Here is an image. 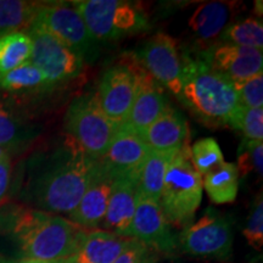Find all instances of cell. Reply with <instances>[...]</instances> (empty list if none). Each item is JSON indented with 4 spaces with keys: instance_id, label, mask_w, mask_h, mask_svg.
Returning a JSON list of instances; mask_svg holds the SVG:
<instances>
[{
    "instance_id": "cell-1",
    "label": "cell",
    "mask_w": 263,
    "mask_h": 263,
    "mask_svg": "<svg viewBox=\"0 0 263 263\" xmlns=\"http://www.w3.org/2000/svg\"><path fill=\"white\" fill-rule=\"evenodd\" d=\"M99 161L66 137L64 145L37 161L29 171L22 199L41 211L70 215L94 178Z\"/></svg>"
},
{
    "instance_id": "cell-2",
    "label": "cell",
    "mask_w": 263,
    "mask_h": 263,
    "mask_svg": "<svg viewBox=\"0 0 263 263\" xmlns=\"http://www.w3.org/2000/svg\"><path fill=\"white\" fill-rule=\"evenodd\" d=\"M2 229L12 236L24 258L60 262L73 254L85 233L68 218L24 206L0 217Z\"/></svg>"
},
{
    "instance_id": "cell-3",
    "label": "cell",
    "mask_w": 263,
    "mask_h": 263,
    "mask_svg": "<svg viewBox=\"0 0 263 263\" xmlns=\"http://www.w3.org/2000/svg\"><path fill=\"white\" fill-rule=\"evenodd\" d=\"M182 88L177 98L207 127H224L239 105L233 82L217 72L203 59L182 58Z\"/></svg>"
},
{
    "instance_id": "cell-4",
    "label": "cell",
    "mask_w": 263,
    "mask_h": 263,
    "mask_svg": "<svg viewBox=\"0 0 263 263\" xmlns=\"http://www.w3.org/2000/svg\"><path fill=\"white\" fill-rule=\"evenodd\" d=\"M202 192V177L193 167L190 146H186L171 161L160 196V207L171 226L185 228L193 223Z\"/></svg>"
},
{
    "instance_id": "cell-5",
    "label": "cell",
    "mask_w": 263,
    "mask_h": 263,
    "mask_svg": "<svg viewBox=\"0 0 263 263\" xmlns=\"http://www.w3.org/2000/svg\"><path fill=\"white\" fill-rule=\"evenodd\" d=\"M88 31L99 42H115L139 34L150 24L139 4L124 0H80L73 2Z\"/></svg>"
},
{
    "instance_id": "cell-6",
    "label": "cell",
    "mask_w": 263,
    "mask_h": 263,
    "mask_svg": "<svg viewBox=\"0 0 263 263\" xmlns=\"http://www.w3.org/2000/svg\"><path fill=\"white\" fill-rule=\"evenodd\" d=\"M66 137L83 153L99 161L121 126L111 121L99 106L95 94H83L73 99L66 111Z\"/></svg>"
},
{
    "instance_id": "cell-7",
    "label": "cell",
    "mask_w": 263,
    "mask_h": 263,
    "mask_svg": "<svg viewBox=\"0 0 263 263\" xmlns=\"http://www.w3.org/2000/svg\"><path fill=\"white\" fill-rule=\"evenodd\" d=\"M31 25L50 33L77 52L84 62H93L98 58V43L73 3H39Z\"/></svg>"
},
{
    "instance_id": "cell-8",
    "label": "cell",
    "mask_w": 263,
    "mask_h": 263,
    "mask_svg": "<svg viewBox=\"0 0 263 263\" xmlns=\"http://www.w3.org/2000/svg\"><path fill=\"white\" fill-rule=\"evenodd\" d=\"M234 234L228 218L209 209L199 221L190 223L177 239V246L194 257L224 261L232 257Z\"/></svg>"
},
{
    "instance_id": "cell-9",
    "label": "cell",
    "mask_w": 263,
    "mask_h": 263,
    "mask_svg": "<svg viewBox=\"0 0 263 263\" xmlns=\"http://www.w3.org/2000/svg\"><path fill=\"white\" fill-rule=\"evenodd\" d=\"M32 41V62L52 85L72 81L82 73L84 61L71 48L45 32L44 29L31 25L25 31Z\"/></svg>"
},
{
    "instance_id": "cell-10",
    "label": "cell",
    "mask_w": 263,
    "mask_h": 263,
    "mask_svg": "<svg viewBox=\"0 0 263 263\" xmlns=\"http://www.w3.org/2000/svg\"><path fill=\"white\" fill-rule=\"evenodd\" d=\"M140 65L117 64L108 67L101 76L95 98L103 112L122 126L137 97L139 88Z\"/></svg>"
},
{
    "instance_id": "cell-11",
    "label": "cell",
    "mask_w": 263,
    "mask_h": 263,
    "mask_svg": "<svg viewBox=\"0 0 263 263\" xmlns=\"http://www.w3.org/2000/svg\"><path fill=\"white\" fill-rule=\"evenodd\" d=\"M137 61L159 85L178 97L182 88V57L177 42L163 32L156 33L137 54Z\"/></svg>"
},
{
    "instance_id": "cell-12",
    "label": "cell",
    "mask_w": 263,
    "mask_h": 263,
    "mask_svg": "<svg viewBox=\"0 0 263 263\" xmlns=\"http://www.w3.org/2000/svg\"><path fill=\"white\" fill-rule=\"evenodd\" d=\"M132 238L147 246L159 256L173 254L178 248L172 226L164 217L160 203L143 196L139 192L132 226Z\"/></svg>"
},
{
    "instance_id": "cell-13",
    "label": "cell",
    "mask_w": 263,
    "mask_h": 263,
    "mask_svg": "<svg viewBox=\"0 0 263 263\" xmlns=\"http://www.w3.org/2000/svg\"><path fill=\"white\" fill-rule=\"evenodd\" d=\"M201 55L212 68L226 76L233 83L262 73L263 51L258 49L221 43Z\"/></svg>"
},
{
    "instance_id": "cell-14",
    "label": "cell",
    "mask_w": 263,
    "mask_h": 263,
    "mask_svg": "<svg viewBox=\"0 0 263 263\" xmlns=\"http://www.w3.org/2000/svg\"><path fill=\"white\" fill-rule=\"evenodd\" d=\"M150 147L137 134L118 129L99 164L112 178L121 176L139 177L141 166L149 155Z\"/></svg>"
},
{
    "instance_id": "cell-15",
    "label": "cell",
    "mask_w": 263,
    "mask_h": 263,
    "mask_svg": "<svg viewBox=\"0 0 263 263\" xmlns=\"http://www.w3.org/2000/svg\"><path fill=\"white\" fill-rule=\"evenodd\" d=\"M138 176H121L114 179L112 192L103 221L104 230L121 236L132 238L134 213L138 199Z\"/></svg>"
},
{
    "instance_id": "cell-16",
    "label": "cell",
    "mask_w": 263,
    "mask_h": 263,
    "mask_svg": "<svg viewBox=\"0 0 263 263\" xmlns=\"http://www.w3.org/2000/svg\"><path fill=\"white\" fill-rule=\"evenodd\" d=\"M170 106L161 85L157 84L140 66L137 97L126 122L121 127L134 134H139L162 116Z\"/></svg>"
},
{
    "instance_id": "cell-17",
    "label": "cell",
    "mask_w": 263,
    "mask_h": 263,
    "mask_svg": "<svg viewBox=\"0 0 263 263\" xmlns=\"http://www.w3.org/2000/svg\"><path fill=\"white\" fill-rule=\"evenodd\" d=\"M114 179L99 164L97 173L68 219L84 230L100 229L112 192Z\"/></svg>"
},
{
    "instance_id": "cell-18",
    "label": "cell",
    "mask_w": 263,
    "mask_h": 263,
    "mask_svg": "<svg viewBox=\"0 0 263 263\" xmlns=\"http://www.w3.org/2000/svg\"><path fill=\"white\" fill-rule=\"evenodd\" d=\"M137 136L150 147V150L157 153L177 154L189 146L188 121L182 112L172 106Z\"/></svg>"
},
{
    "instance_id": "cell-19",
    "label": "cell",
    "mask_w": 263,
    "mask_h": 263,
    "mask_svg": "<svg viewBox=\"0 0 263 263\" xmlns=\"http://www.w3.org/2000/svg\"><path fill=\"white\" fill-rule=\"evenodd\" d=\"M130 239L121 238L104 229L85 230L80 244L62 263H114Z\"/></svg>"
},
{
    "instance_id": "cell-20",
    "label": "cell",
    "mask_w": 263,
    "mask_h": 263,
    "mask_svg": "<svg viewBox=\"0 0 263 263\" xmlns=\"http://www.w3.org/2000/svg\"><path fill=\"white\" fill-rule=\"evenodd\" d=\"M238 3L210 2L199 5L189 18V27L200 43H210L221 35L235 15Z\"/></svg>"
},
{
    "instance_id": "cell-21",
    "label": "cell",
    "mask_w": 263,
    "mask_h": 263,
    "mask_svg": "<svg viewBox=\"0 0 263 263\" xmlns=\"http://www.w3.org/2000/svg\"><path fill=\"white\" fill-rule=\"evenodd\" d=\"M38 134L16 112L11 105L0 98V147L12 151L31 143Z\"/></svg>"
},
{
    "instance_id": "cell-22",
    "label": "cell",
    "mask_w": 263,
    "mask_h": 263,
    "mask_svg": "<svg viewBox=\"0 0 263 263\" xmlns=\"http://www.w3.org/2000/svg\"><path fill=\"white\" fill-rule=\"evenodd\" d=\"M202 188L213 203L224 205L235 201L239 192V172L235 163L223 162L202 179Z\"/></svg>"
},
{
    "instance_id": "cell-23",
    "label": "cell",
    "mask_w": 263,
    "mask_h": 263,
    "mask_svg": "<svg viewBox=\"0 0 263 263\" xmlns=\"http://www.w3.org/2000/svg\"><path fill=\"white\" fill-rule=\"evenodd\" d=\"M178 154V153H177ZM176 154L157 153L151 150L141 166L138 178V192L143 196L160 201L164 177L171 161Z\"/></svg>"
},
{
    "instance_id": "cell-24",
    "label": "cell",
    "mask_w": 263,
    "mask_h": 263,
    "mask_svg": "<svg viewBox=\"0 0 263 263\" xmlns=\"http://www.w3.org/2000/svg\"><path fill=\"white\" fill-rule=\"evenodd\" d=\"M39 3L0 0V37L28 28L34 20Z\"/></svg>"
},
{
    "instance_id": "cell-25",
    "label": "cell",
    "mask_w": 263,
    "mask_h": 263,
    "mask_svg": "<svg viewBox=\"0 0 263 263\" xmlns=\"http://www.w3.org/2000/svg\"><path fill=\"white\" fill-rule=\"evenodd\" d=\"M32 41L25 31L0 37V76L29 60Z\"/></svg>"
},
{
    "instance_id": "cell-26",
    "label": "cell",
    "mask_w": 263,
    "mask_h": 263,
    "mask_svg": "<svg viewBox=\"0 0 263 263\" xmlns=\"http://www.w3.org/2000/svg\"><path fill=\"white\" fill-rule=\"evenodd\" d=\"M51 88L45 76L32 62L26 61L8 73L0 76V89L11 91H32Z\"/></svg>"
},
{
    "instance_id": "cell-27",
    "label": "cell",
    "mask_w": 263,
    "mask_h": 263,
    "mask_svg": "<svg viewBox=\"0 0 263 263\" xmlns=\"http://www.w3.org/2000/svg\"><path fill=\"white\" fill-rule=\"evenodd\" d=\"M221 43L262 50L263 26L256 18H246L236 24L228 25L219 35Z\"/></svg>"
},
{
    "instance_id": "cell-28",
    "label": "cell",
    "mask_w": 263,
    "mask_h": 263,
    "mask_svg": "<svg viewBox=\"0 0 263 263\" xmlns=\"http://www.w3.org/2000/svg\"><path fill=\"white\" fill-rule=\"evenodd\" d=\"M227 126L241 132L244 139H263V108H251L238 105L227 121Z\"/></svg>"
},
{
    "instance_id": "cell-29",
    "label": "cell",
    "mask_w": 263,
    "mask_h": 263,
    "mask_svg": "<svg viewBox=\"0 0 263 263\" xmlns=\"http://www.w3.org/2000/svg\"><path fill=\"white\" fill-rule=\"evenodd\" d=\"M190 161L200 176H206L224 162L222 150L213 138H202L190 147Z\"/></svg>"
},
{
    "instance_id": "cell-30",
    "label": "cell",
    "mask_w": 263,
    "mask_h": 263,
    "mask_svg": "<svg viewBox=\"0 0 263 263\" xmlns=\"http://www.w3.org/2000/svg\"><path fill=\"white\" fill-rule=\"evenodd\" d=\"M239 176L246 177L254 173L261 180L263 174V143L259 140H242L238 149Z\"/></svg>"
},
{
    "instance_id": "cell-31",
    "label": "cell",
    "mask_w": 263,
    "mask_h": 263,
    "mask_svg": "<svg viewBox=\"0 0 263 263\" xmlns=\"http://www.w3.org/2000/svg\"><path fill=\"white\" fill-rule=\"evenodd\" d=\"M246 241L252 249L259 250L263 245V200L262 193H259L255 197V201L252 203L251 212L248 217V222L244 230H242Z\"/></svg>"
},
{
    "instance_id": "cell-32",
    "label": "cell",
    "mask_w": 263,
    "mask_h": 263,
    "mask_svg": "<svg viewBox=\"0 0 263 263\" xmlns=\"http://www.w3.org/2000/svg\"><path fill=\"white\" fill-rule=\"evenodd\" d=\"M234 84L239 105L251 108L263 106V73Z\"/></svg>"
},
{
    "instance_id": "cell-33",
    "label": "cell",
    "mask_w": 263,
    "mask_h": 263,
    "mask_svg": "<svg viewBox=\"0 0 263 263\" xmlns=\"http://www.w3.org/2000/svg\"><path fill=\"white\" fill-rule=\"evenodd\" d=\"M159 255L136 239H130L114 263H157Z\"/></svg>"
},
{
    "instance_id": "cell-34",
    "label": "cell",
    "mask_w": 263,
    "mask_h": 263,
    "mask_svg": "<svg viewBox=\"0 0 263 263\" xmlns=\"http://www.w3.org/2000/svg\"><path fill=\"white\" fill-rule=\"evenodd\" d=\"M10 177H11V157L6 155L0 159V203L9 190Z\"/></svg>"
},
{
    "instance_id": "cell-35",
    "label": "cell",
    "mask_w": 263,
    "mask_h": 263,
    "mask_svg": "<svg viewBox=\"0 0 263 263\" xmlns=\"http://www.w3.org/2000/svg\"><path fill=\"white\" fill-rule=\"evenodd\" d=\"M0 263H62L60 262H44V261H34V259L22 258L20 261H6V259H0Z\"/></svg>"
},
{
    "instance_id": "cell-36",
    "label": "cell",
    "mask_w": 263,
    "mask_h": 263,
    "mask_svg": "<svg viewBox=\"0 0 263 263\" xmlns=\"http://www.w3.org/2000/svg\"><path fill=\"white\" fill-rule=\"evenodd\" d=\"M6 155H10V151L4 149V147H0V159H2V157L6 156Z\"/></svg>"
}]
</instances>
